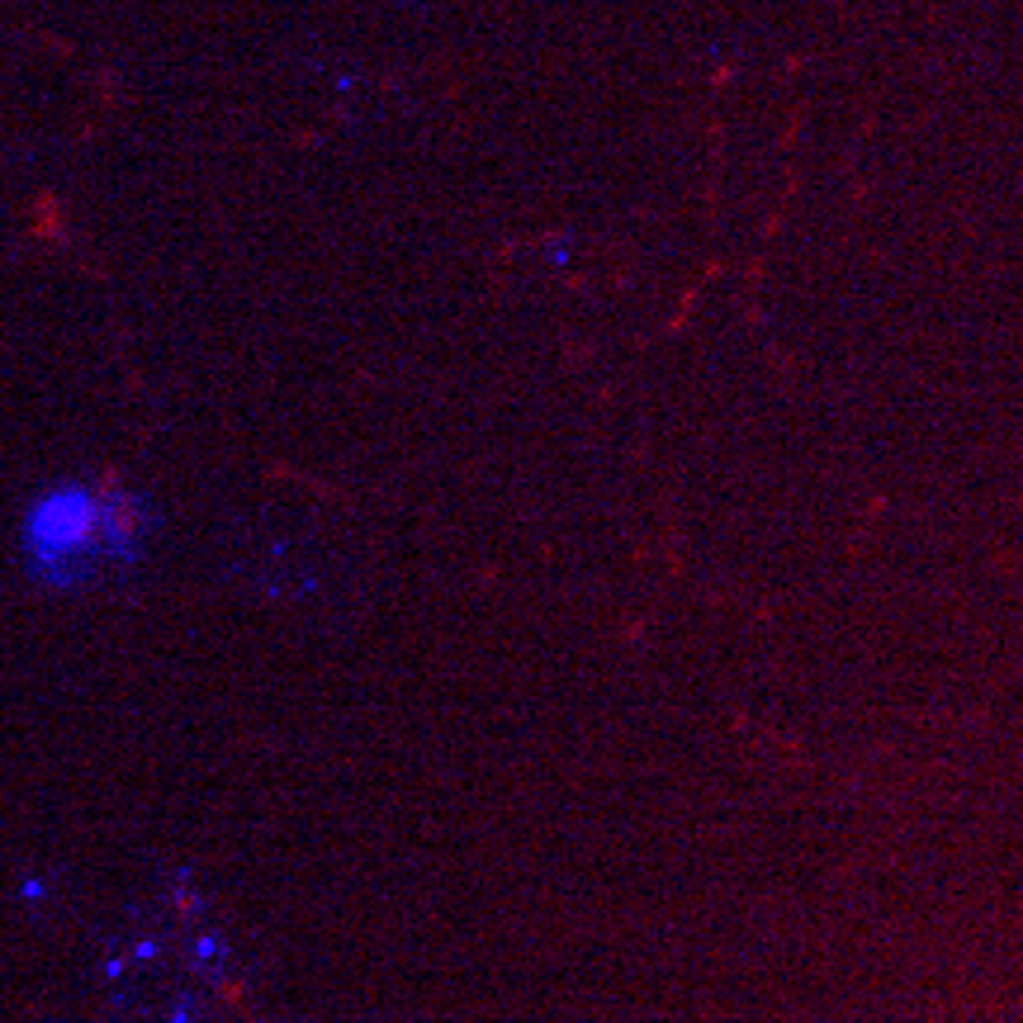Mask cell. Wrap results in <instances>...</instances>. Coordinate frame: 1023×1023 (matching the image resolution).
Masks as SVG:
<instances>
[{
  "label": "cell",
  "mask_w": 1023,
  "mask_h": 1023,
  "mask_svg": "<svg viewBox=\"0 0 1023 1023\" xmlns=\"http://www.w3.org/2000/svg\"><path fill=\"white\" fill-rule=\"evenodd\" d=\"M110 540H114V531H110V521H104V503L95 493H52V498H43L29 517V550L39 555L48 569L91 559Z\"/></svg>",
  "instance_id": "obj_1"
}]
</instances>
